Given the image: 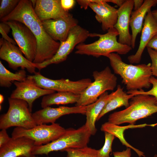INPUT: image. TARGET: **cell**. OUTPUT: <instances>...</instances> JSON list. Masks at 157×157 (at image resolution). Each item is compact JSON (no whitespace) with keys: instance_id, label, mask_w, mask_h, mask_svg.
<instances>
[{"instance_id":"74e56055","label":"cell","mask_w":157,"mask_h":157,"mask_svg":"<svg viewBox=\"0 0 157 157\" xmlns=\"http://www.w3.org/2000/svg\"><path fill=\"white\" fill-rule=\"evenodd\" d=\"M151 13L154 18L157 21V9L151 11Z\"/></svg>"},{"instance_id":"4dcf8cb0","label":"cell","mask_w":157,"mask_h":157,"mask_svg":"<svg viewBox=\"0 0 157 157\" xmlns=\"http://www.w3.org/2000/svg\"><path fill=\"white\" fill-rule=\"evenodd\" d=\"M11 28L10 26L3 22H1L0 23V33L2 38L4 40L13 44H17L15 41L10 38L8 35Z\"/></svg>"},{"instance_id":"60d3db41","label":"cell","mask_w":157,"mask_h":157,"mask_svg":"<svg viewBox=\"0 0 157 157\" xmlns=\"http://www.w3.org/2000/svg\"><path fill=\"white\" fill-rule=\"evenodd\" d=\"M18 157H25V156H19ZM30 157H36V156H35V155H33Z\"/></svg>"},{"instance_id":"603a6c76","label":"cell","mask_w":157,"mask_h":157,"mask_svg":"<svg viewBox=\"0 0 157 157\" xmlns=\"http://www.w3.org/2000/svg\"><path fill=\"white\" fill-rule=\"evenodd\" d=\"M109 95V99L98 116L97 121L108 113L118 108L124 106L127 108L129 105V100L135 96L133 94L126 93L120 85H118L116 91Z\"/></svg>"},{"instance_id":"e0dca14e","label":"cell","mask_w":157,"mask_h":157,"mask_svg":"<svg viewBox=\"0 0 157 157\" xmlns=\"http://www.w3.org/2000/svg\"><path fill=\"white\" fill-rule=\"evenodd\" d=\"M133 0H127L117 9V19L114 28L119 34L118 42L131 46V35L129 31L130 20L133 8Z\"/></svg>"},{"instance_id":"8d00e7d4","label":"cell","mask_w":157,"mask_h":157,"mask_svg":"<svg viewBox=\"0 0 157 157\" xmlns=\"http://www.w3.org/2000/svg\"><path fill=\"white\" fill-rule=\"evenodd\" d=\"M134 10L139 9L142 5L144 1L143 0H133Z\"/></svg>"},{"instance_id":"836d02e7","label":"cell","mask_w":157,"mask_h":157,"mask_svg":"<svg viewBox=\"0 0 157 157\" xmlns=\"http://www.w3.org/2000/svg\"><path fill=\"white\" fill-rule=\"evenodd\" d=\"M60 3L63 9L65 11H68L72 8L75 3L74 0H60Z\"/></svg>"},{"instance_id":"7a4b0ae2","label":"cell","mask_w":157,"mask_h":157,"mask_svg":"<svg viewBox=\"0 0 157 157\" xmlns=\"http://www.w3.org/2000/svg\"><path fill=\"white\" fill-rule=\"evenodd\" d=\"M106 57L114 72L120 76L122 83L128 91L150 87V79L152 76L151 63L136 65L127 64L122 61L119 54L115 53Z\"/></svg>"},{"instance_id":"4316f807","label":"cell","mask_w":157,"mask_h":157,"mask_svg":"<svg viewBox=\"0 0 157 157\" xmlns=\"http://www.w3.org/2000/svg\"><path fill=\"white\" fill-rule=\"evenodd\" d=\"M63 151L67 153V157H99L98 150L86 146L76 148H68Z\"/></svg>"},{"instance_id":"d6a6232c","label":"cell","mask_w":157,"mask_h":157,"mask_svg":"<svg viewBox=\"0 0 157 157\" xmlns=\"http://www.w3.org/2000/svg\"><path fill=\"white\" fill-rule=\"evenodd\" d=\"M10 138L7 133L6 129H1L0 131V148L6 144Z\"/></svg>"},{"instance_id":"2e32d148","label":"cell","mask_w":157,"mask_h":157,"mask_svg":"<svg viewBox=\"0 0 157 157\" xmlns=\"http://www.w3.org/2000/svg\"><path fill=\"white\" fill-rule=\"evenodd\" d=\"M47 34L53 40L62 42L67 39L70 30L78 25V20L70 14L65 18L42 21Z\"/></svg>"},{"instance_id":"484cf974","label":"cell","mask_w":157,"mask_h":157,"mask_svg":"<svg viewBox=\"0 0 157 157\" xmlns=\"http://www.w3.org/2000/svg\"><path fill=\"white\" fill-rule=\"evenodd\" d=\"M27 76L24 69H22L15 73L7 69L0 61V86L10 88L14 81L21 82L26 78Z\"/></svg>"},{"instance_id":"cb8c5ba5","label":"cell","mask_w":157,"mask_h":157,"mask_svg":"<svg viewBox=\"0 0 157 157\" xmlns=\"http://www.w3.org/2000/svg\"><path fill=\"white\" fill-rule=\"evenodd\" d=\"M80 94L68 92H54L44 96L42 99L41 106L42 108L53 105H64L76 103Z\"/></svg>"},{"instance_id":"7402d4cb","label":"cell","mask_w":157,"mask_h":157,"mask_svg":"<svg viewBox=\"0 0 157 157\" xmlns=\"http://www.w3.org/2000/svg\"><path fill=\"white\" fill-rule=\"evenodd\" d=\"M109 97V94L106 92L100 96L96 101L87 106L85 114L86 122L85 125L91 135H95L96 132V121Z\"/></svg>"},{"instance_id":"f1b7e54d","label":"cell","mask_w":157,"mask_h":157,"mask_svg":"<svg viewBox=\"0 0 157 157\" xmlns=\"http://www.w3.org/2000/svg\"><path fill=\"white\" fill-rule=\"evenodd\" d=\"M20 0H0V19L6 17L15 8Z\"/></svg>"},{"instance_id":"9c48e42d","label":"cell","mask_w":157,"mask_h":157,"mask_svg":"<svg viewBox=\"0 0 157 157\" xmlns=\"http://www.w3.org/2000/svg\"><path fill=\"white\" fill-rule=\"evenodd\" d=\"M28 76L38 86L42 89L57 92H70L80 95L92 82L90 78L76 81L64 78L52 79L44 76L40 72Z\"/></svg>"},{"instance_id":"277c9868","label":"cell","mask_w":157,"mask_h":157,"mask_svg":"<svg viewBox=\"0 0 157 157\" xmlns=\"http://www.w3.org/2000/svg\"><path fill=\"white\" fill-rule=\"evenodd\" d=\"M156 102L155 98L151 96L135 95L131 99L128 107L110 114L108 122L117 125L126 123L134 125L137 120L157 112Z\"/></svg>"},{"instance_id":"5b68a950","label":"cell","mask_w":157,"mask_h":157,"mask_svg":"<svg viewBox=\"0 0 157 157\" xmlns=\"http://www.w3.org/2000/svg\"><path fill=\"white\" fill-rule=\"evenodd\" d=\"M91 135L85 125L77 129L71 128L66 129L64 133L56 140L46 144L35 146L32 154L47 155L52 151L83 147L87 146Z\"/></svg>"},{"instance_id":"d6986e66","label":"cell","mask_w":157,"mask_h":157,"mask_svg":"<svg viewBox=\"0 0 157 157\" xmlns=\"http://www.w3.org/2000/svg\"><path fill=\"white\" fill-rule=\"evenodd\" d=\"M138 49L133 55L129 56L128 59L131 63H138L141 59L143 52L147 46L152 38L157 34V21L153 16L151 9L145 17Z\"/></svg>"},{"instance_id":"5bb4252c","label":"cell","mask_w":157,"mask_h":157,"mask_svg":"<svg viewBox=\"0 0 157 157\" xmlns=\"http://www.w3.org/2000/svg\"><path fill=\"white\" fill-rule=\"evenodd\" d=\"M13 83L16 88L13 91L10 97L26 102L31 112L33 103L36 99L41 96L56 92L53 90L44 89L38 87L28 76L23 81H15Z\"/></svg>"},{"instance_id":"ac0fdd59","label":"cell","mask_w":157,"mask_h":157,"mask_svg":"<svg viewBox=\"0 0 157 157\" xmlns=\"http://www.w3.org/2000/svg\"><path fill=\"white\" fill-rule=\"evenodd\" d=\"M34 141L28 138L21 137H11L9 141L0 148V157H30L35 146Z\"/></svg>"},{"instance_id":"f35d334b","label":"cell","mask_w":157,"mask_h":157,"mask_svg":"<svg viewBox=\"0 0 157 157\" xmlns=\"http://www.w3.org/2000/svg\"><path fill=\"white\" fill-rule=\"evenodd\" d=\"M4 100V97L1 94H0V105L2 104Z\"/></svg>"},{"instance_id":"ba28073f","label":"cell","mask_w":157,"mask_h":157,"mask_svg":"<svg viewBox=\"0 0 157 157\" xmlns=\"http://www.w3.org/2000/svg\"><path fill=\"white\" fill-rule=\"evenodd\" d=\"M66 129L58 123L37 125L30 129L16 127L12 133V138L24 137L33 140L35 146L48 144L59 138L65 132Z\"/></svg>"},{"instance_id":"7c38bea8","label":"cell","mask_w":157,"mask_h":157,"mask_svg":"<svg viewBox=\"0 0 157 157\" xmlns=\"http://www.w3.org/2000/svg\"><path fill=\"white\" fill-rule=\"evenodd\" d=\"M76 1L81 8L90 7L95 13V18L101 24L105 31L114 28L117 19V9L107 3L105 0H78Z\"/></svg>"},{"instance_id":"44dd1931","label":"cell","mask_w":157,"mask_h":157,"mask_svg":"<svg viewBox=\"0 0 157 157\" xmlns=\"http://www.w3.org/2000/svg\"><path fill=\"white\" fill-rule=\"evenodd\" d=\"M156 4L154 0H145L138 9L134 10L131 16L129 25L132 34L131 47L134 48L136 39L138 35L140 33L142 28L143 21L148 11Z\"/></svg>"},{"instance_id":"d4e9b609","label":"cell","mask_w":157,"mask_h":157,"mask_svg":"<svg viewBox=\"0 0 157 157\" xmlns=\"http://www.w3.org/2000/svg\"><path fill=\"white\" fill-rule=\"evenodd\" d=\"M147 124H144L137 125L130 124L129 125L124 126H120L108 122L103 124L101 126V131L107 132L114 135L115 137L118 138L123 144L127 147L132 149L138 154L140 157H145L144 153L138 149H136L128 144L126 141L123 136L124 131L126 129L130 128L143 127L147 126Z\"/></svg>"},{"instance_id":"83f0119b","label":"cell","mask_w":157,"mask_h":157,"mask_svg":"<svg viewBox=\"0 0 157 157\" xmlns=\"http://www.w3.org/2000/svg\"><path fill=\"white\" fill-rule=\"evenodd\" d=\"M105 141L103 147L98 150L99 157H110V154L112 151V146L115 136L112 134L104 132Z\"/></svg>"},{"instance_id":"1f68e13d","label":"cell","mask_w":157,"mask_h":157,"mask_svg":"<svg viewBox=\"0 0 157 157\" xmlns=\"http://www.w3.org/2000/svg\"><path fill=\"white\" fill-rule=\"evenodd\" d=\"M147 49L151 61V69L152 76L157 77V51L149 48Z\"/></svg>"},{"instance_id":"8992f818","label":"cell","mask_w":157,"mask_h":157,"mask_svg":"<svg viewBox=\"0 0 157 157\" xmlns=\"http://www.w3.org/2000/svg\"><path fill=\"white\" fill-rule=\"evenodd\" d=\"M92 76L94 81L80 95L75 106H86L92 104L107 91L113 90L117 85V77L108 66L100 71H94Z\"/></svg>"},{"instance_id":"ffe728a7","label":"cell","mask_w":157,"mask_h":157,"mask_svg":"<svg viewBox=\"0 0 157 157\" xmlns=\"http://www.w3.org/2000/svg\"><path fill=\"white\" fill-rule=\"evenodd\" d=\"M34 9L41 21L65 18L70 14L63 9L60 0H36Z\"/></svg>"},{"instance_id":"4fadbf2b","label":"cell","mask_w":157,"mask_h":157,"mask_svg":"<svg viewBox=\"0 0 157 157\" xmlns=\"http://www.w3.org/2000/svg\"><path fill=\"white\" fill-rule=\"evenodd\" d=\"M23 54L19 47L2 38L0 39V58L7 62L9 67L14 70L20 67L35 74L36 72L37 64L29 60Z\"/></svg>"},{"instance_id":"6da1fadb","label":"cell","mask_w":157,"mask_h":157,"mask_svg":"<svg viewBox=\"0 0 157 157\" xmlns=\"http://www.w3.org/2000/svg\"><path fill=\"white\" fill-rule=\"evenodd\" d=\"M15 21L23 24L31 31L37 42L36 55L33 62L39 64L51 58L57 52L60 42L52 39L44 29L35 14L31 0H20L14 10L0 19L1 22Z\"/></svg>"},{"instance_id":"30bf717a","label":"cell","mask_w":157,"mask_h":157,"mask_svg":"<svg viewBox=\"0 0 157 157\" xmlns=\"http://www.w3.org/2000/svg\"><path fill=\"white\" fill-rule=\"evenodd\" d=\"M89 32L77 25L70 31L66 40L60 42L59 48L51 59L42 63L36 64L39 70L51 64H58L65 61L68 55L78 44L83 43L89 37Z\"/></svg>"},{"instance_id":"8fae6325","label":"cell","mask_w":157,"mask_h":157,"mask_svg":"<svg viewBox=\"0 0 157 157\" xmlns=\"http://www.w3.org/2000/svg\"><path fill=\"white\" fill-rule=\"evenodd\" d=\"M11 28L14 40L25 57L33 62L37 48L36 39L30 30L25 24L15 21L3 22Z\"/></svg>"},{"instance_id":"9a60e30c","label":"cell","mask_w":157,"mask_h":157,"mask_svg":"<svg viewBox=\"0 0 157 157\" xmlns=\"http://www.w3.org/2000/svg\"><path fill=\"white\" fill-rule=\"evenodd\" d=\"M86 106L67 107L60 106L53 108L50 106L37 111L32 113V117L37 125L55 123L61 117L71 114H85Z\"/></svg>"},{"instance_id":"e575fe53","label":"cell","mask_w":157,"mask_h":157,"mask_svg":"<svg viewBox=\"0 0 157 157\" xmlns=\"http://www.w3.org/2000/svg\"><path fill=\"white\" fill-rule=\"evenodd\" d=\"M114 157H131V148L128 147L126 150L122 151H115L113 152Z\"/></svg>"},{"instance_id":"b9f144b4","label":"cell","mask_w":157,"mask_h":157,"mask_svg":"<svg viewBox=\"0 0 157 157\" xmlns=\"http://www.w3.org/2000/svg\"><path fill=\"white\" fill-rule=\"evenodd\" d=\"M156 4H157V0H154Z\"/></svg>"},{"instance_id":"ab89813d","label":"cell","mask_w":157,"mask_h":157,"mask_svg":"<svg viewBox=\"0 0 157 157\" xmlns=\"http://www.w3.org/2000/svg\"><path fill=\"white\" fill-rule=\"evenodd\" d=\"M156 125H157V123H156L154 124H149V126H152V127H154L155 126H156Z\"/></svg>"},{"instance_id":"f546056e","label":"cell","mask_w":157,"mask_h":157,"mask_svg":"<svg viewBox=\"0 0 157 157\" xmlns=\"http://www.w3.org/2000/svg\"><path fill=\"white\" fill-rule=\"evenodd\" d=\"M150 82L152 87L149 91H145L142 89L128 91L127 93L129 94H133L135 95L143 94L153 96L156 99V104L157 105V79L152 76L150 79Z\"/></svg>"},{"instance_id":"d590c367","label":"cell","mask_w":157,"mask_h":157,"mask_svg":"<svg viewBox=\"0 0 157 157\" xmlns=\"http://www.w3.org/2000/svg\"><path fill=\"white\" fill-rule=\"evenodd\" d=\"M146 47L150 48L157 51V34L149 41Z\"/></svg>"},{"instance_id":"3957f363","label":"cell","mask_w":157,"mask_h":157,"mask_svg":"<svg viewBox=\"0 0 157 157\" xmlns=\"http://www.w3.org/2000/svg\"><path fill=\"white\" fill-rule=\"evenodd\" d=\"M119 34L114 28L109 29L104 34L90 33L89 37H98V40L89 44L82 43L75 47V53L92 56L96 58L103 56L107 57L109 54L116 52L119 54L125 55L133 49L131 46L122 44L117 40Z\"/></svg>"},{"instance_id":"7bdbcfd3","label":"cell","mask_w":157,"mask_h":157,"mask_svg":"<svg viewBox=\"0 0 157 157\" xmlns=\"http://www.w3.org/2000/svg\"><path fill=\"white\" fill-rule=\"evenodd\" d=\"M154 157H157V154H155L154 156Z\"/></svg>"},{"instance_id":"52a82bcc","label":"cell","mask_w":157,"mask_h":157,"mask_svg":"<svg viewBox=\"0 0 157 157\" xmlns=\"http://www.w3.org/2000/svg\"><path fill=\"white\" fill-rule=\"evenodd\" d=\"M8 101L7 112L0 116V129H6L12 126L30 129L37 125L26 102L10 97Z\"/></svg>"}]
</instances>
